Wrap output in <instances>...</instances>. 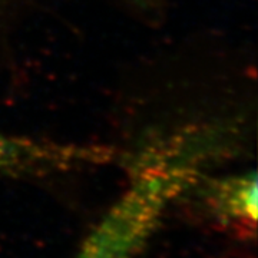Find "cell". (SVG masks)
Here are the masks:
<instances>
[{"instance_id":"3957f363","label":"cell","mask_w":258,"mask_h":258,"mask_svg":"<svg viewBox=\"0 0 258 258\" xmlns=\"http://www.w3.org/2000/svg\"><path fill=\"white\" fill-rule=\"evenodd\" d=\"M205 200L218 217L241 225L257 221V175L245 174L215 178L207 182Z\"/></svg>"},{"instance_id":"6da1fadb","label":"cell","mask_w":258,"mask_h":258,"mask_svg":"<svg viewBox=\"0 0 258 258\" xmlns=\"http://www.w3.org/2000/svg\"><path fill=\"white\" fill-rule=\"evenodd\" d=\"M119 200L88 234L75 258H138L164 212L198 179L201 152L175 139L149 154Z\"/></svg>"},{"instance_id":"7a4b0ae2","label":"cell","mask_w":258,"mask_h":258,"mask_svg":"<svg viewBox=\"0 0 258 258\" xmlns=\"http://www.w3.org/2000/svg\"><path fill=\"white\" fill-rule=\"evenodd\" d=\"M113 155V151L106 147L60 144L0 132V174L98 165L112 161Z\"/></svg>"}]
</instances>
